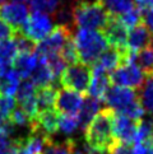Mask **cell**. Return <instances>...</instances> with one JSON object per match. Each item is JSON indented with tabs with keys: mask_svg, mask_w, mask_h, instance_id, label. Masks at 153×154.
I'll use <instances>...</instances> for the list:
<instances>
[{
	"mask_svg": "<svg viewBox=\"0 0 153 154\" xmlns=\"http://www.w3.org/2000/svg\"><path fill=\"white\" fill-rule=\"evenodd\" d=\"M74 45L78 52L79 61L92 66L100 55L108 47L107 40L103 32L95 29H83L79 28L75 33Z\"/></svg>",
	"mask_w": 153,
	"mask_h": 154,
	"instance_id": "cell-4",
	"label": "cell"
},
{
	"mask_svg": "<svg viewBox=\"0 0 153 154\" xmlns=\"http://www.w3.org/2000/svg\"><path fill=\"white\" fill-rule=\"evenodd\" d=\"M83 100H84L83 93L75 92L73 89H68V88H63L60 91H56L55 106L60 113L76 116L82 103H83Z\"/></svg>",
	"mask_w": 153,
	"mask_h": 154,
	"instance_id": "cell-9",
	"label": "cell"
},
{
	"mask_svg": "<svg viewBox=\"0 0 153 154\" xmlns=\"http://www.w3.org/2000/svg\"><path fill=\"white\" fill-rule=\"evenodd\" d=\"M147 146L138 143H123L119 140H114V143L107 149L108 154H145Z\"/></svg>",
	"mask_w": 153,
	"mask_h": 154,
	"instance_id": "cell-26",
	"label": "cell"
},
{
	"mask_svg": "<svg viewBox=\"0 0 153 154\" xmlns=\"http://www.w3.org/2000/svg\"><path fill=\"white\" fill-rule=\"evenodd\" d=\"M135 63L147 74L153 71V45L148 46L135 54Z\"/></svg>",
	"mask_w": 153,
	"mask_h": 154,
	"instance_id": "cell-28",
	"label": "cell"
},
{
	"mask_svg": "<svg viewBox=\"0 0 153 154\" xmlns=\"http://www.w3.org/2000/svg\"><path fill=\"white\" fill-rule=\"evenodd\" d=\"M91 69H92V76L87 92L89 93L91 97L96 98L98 101H103V97H105L106 92L111 84L110 74L93 66H91Z\"/></svg>",
	"mask_w": 153,
	"mask_h": 154,
	"instance_id": "cell-15",
	"label": "cell"
},
{
	"mask_svg": "<svg viewBox=\"0 0 153 154\" xmlns=\"http://www.w3.org/2000/svg\"><path fill=\"white\" fill-rule=\"evenodd\" d=\"M28 8L24 3L10 2L0 7V18L15 31H19L28 18Z\"/></svg>",
	"mask_w": 153,
	"mask_h": 154,
	"instance_id": "cell-10",
	"label": "cell"
},
{
	"mask_svg": "<svg viewBox=\"0 0 153 154\" xmlns=\"http://www.w3.org/2000/svg\"><path fill=\"white\" fill-rule=\"evenodd\" d=\"M55 98H56V89L52 85L40 87L36 91V104L37 111H45V109H51L55 106Z\"/></svg>",
	"mask_w": 153,
	"mask_h": 154,
	"instance_id": "cell-22",
	"label": "cell"
},
{
	"mask_svg": "<svg viewBox=\"0 0 153 154\" xmlns=\"http://www.w3.org/2000/svg\"><path fill=\"white\" fill-rule=\"evenodd\" d=\"M36 91L37 87L31 80H24L19 83V87L15 92V97L19 103V107L28 115V117L33 121L37 116V104H36Z\"/></svg>",
	"mask_w": 153,
	"mask_h": 154,
	"instance_id": "cell-11",
	"label": "cell"
},
{
	"mask_svg": "<svg viewBox=\"0 0 153 154\" xmlns=\"http://www.w3.org/2000/svg\"><path fill=\"white\" fill-rule=\"evenodd\" d=\"M18 55L13 38L0 42V71H5L13 68V63Z\"/></svg>",
	"mask_w": 153,
	"mask_h": 154,
	"instance_id": "cell-21",
	"label": "cell"
},
{
	"mask_svg": "<svg viewBox=\"0 0 153 154\" xmlns=\"http://www.w3.org/2000/svg\"><path fill=\"white\" fill-rule=\"evenodd\" d=\"M140 94L138 96L142 107L147 113L153 116V71L147 74V79L140 88Z\"/></svg>",
	"mask_w": 153,
	"mask_h": 154,
	"instance_id": "cell-24",
	"label": "cell"
},
{
	"mask_svg": "<svg viewBox=\"0 0 153 154\" xmlns=\"http://www.w3.org/2000/svg\"><path fill=\"white\" fill-rule=\"evenodd\" d=\"M0 154H20L19 137H0Z\"/></svg>",
	"mask_w": 153,
	"mask_h": 154,
	"instance_id": "cell-32",
	"label": "cell"
},
{
	"mask_svg": "<svg viewBox=\"0 0 153 154\" xmlns=\"http://www.w3.org/2000/svg\"><path fill=\"white\" fill-rule=\"evenodd\" d=\"M15 108V100L9 96L0 94V122L8 121L10 117V113Z\"/></svg>",
	"mask_w": 153,
	"mask_h": 154,
	"instance_id": "cell-33",
	"label": "cell"
},
{
	"mask_svg": "<svg viewBox=\"0 0 153 154\" xmlns=\"http://www.w3.org/2000/svg\"><path fill=\"white\" fill-rule=\"evenodd\" d=\"M5 3V0H0V7H2V5Z\"/></svg>",
	"mask_w": 153,
	"mask_h": 154,
	"instance_id": "cell-40",
	"label": "cell"
},
{
	"mask_svg": "<svg viewBox=\"0 0 153 154\" xmlns=\"http://www.w3.org/2000/svg\"><path fill=\"white\" fill-rule=\"evenodd\" d=\"M117 18L120 19V22H121V23L126 27V28H133V27H135L136 24H139L142 22L143 13H142L140 10L135 7L134 9L130 10V12L120 15V17H117Z\"/></svg>",
	"mask_w": 153,
	"mask_h": 154,
	"instance_id": "cell-34",
	"label": "cell"
},
{
	"mask_svg": "<svg viewBox=\"0 0 153 154\" xmlns=\"http://www.w3.org/2000/svg\"><path fill=\"white\" fill-rule=\"evenodd\" d=\"M19 76L12 69L0 71V94L13 97L19 87Z\"/></svg>",
	"mask_w": 153,
	"mask_h": 154,
	"instance_id": "cell-20",
	"label": "cell"
},
{
	"mask_svg": "<svg viewBox=\"0 0 153 154\" xmlns=\"http://www.w3.org/2000/svg\"><path fill=\"white\" fill-rule=\"evenodd\" d=\"M60 56L64 60V63L67 65H73V64H78L79 57H78V52H76V48L74 45L73 37L69 38V40L65 42V45L63 46L61 51H60Z\"/></svg>",
	"mask_w": 153,
	"mask_h": 154,
	"instance_id": "cell-30",
	"label": "cell"
},
{
	"mask_svg": "<svg viewBox=\"0 0 153 154\" xmlns=\"http://www.w3.org/2000/svg\"><path fill=\"white\" fill-rule=\"evenodd\" d=\"M30 78H31L32 83H33L36 87H38V88L51 85L56 80V78L52 74V71L50 70L48 65L46 64L45 59L38 56V55H37V64H36L33 71L31 73Z\"/></svg>",
	"mask_w": 153,
	"mask_h": 154,
	"instance_id": "cell-18",
	"label": "cell"
},
{
	"mask_svg": "<svg viewBox=\"0 0 153 154\" xmlns=\"http://www.w3.org/2000/svg\"><path fill=\"white\" fill-rule=\"evenodd\" d=\"M114 117L115 112L111 108H103L87 125L84 133L87 152L107 153V149L114 143Z\"/></svg>",
	"mask_w": 153,
	"mask_h": 154,
	"instance_id": "cell-1",
	"label": "cell"
},
{
	"mask_svg": "<svg viewBox=\"0 0 153 154\" xmlns=\"http://www.w3.org/2000/svg\"><path fill=\"white\" fill-rule=\"evenodd\" d=\"M91 76H92V69L89 65L78 63L65 68L59 79H60V84L64 88L73 89L79 93H84L88 89Z\"/></svg>",
	"mask_w": 153,
	"mask_h": 154,
	"instance_id": "cell-6",
	"label": "cell"
},
{
	"mask_svg": "<svg viewBox=\"0 0 153 154\" xmlns=\"http://www.w3.org/2000/svg\"><path fill=\"white\" fill-rule=\"evenodd\" d=\"M136 122L126 115L115 113L114 117V137L123 143H134L136 134Z\"/></svg>",
	"mask_w": 153,
	"mask_h": 154,
	"instance_id": "cell-13",
	"label": "cell"
},
{
	"mask_svg": "<svg viewBox=\"0 0 153 154\" xmlns=\"http://www.w3.org/2000/svg\"><path fill=\"white\" fill-rule=\"evenodd\" d=\"M108 46H112L119 50H126V40H128V28L125 27L117 17H110L106 27L103 28Z\"/></svg>",
	"mask_w": 153,
	"mask_h": 154,
	"instance_id": "cell-12",
	"label": "cell"
},
{
	"mask_svg": "<svg viewBox=\"0 0 153 154\" xmlns=\"http://www.w3.org/2000/svg\"><path fill=\"white\" fill-rule=\"evenodd\" d=\"M101 109V101L96 100L93 97H84L83 103L79 108L78 113H76V119H78V125L82 131H84L87 125L91 122L97 112Z\"/></svg>",
	"mask_w": 153,
	"mask_h": 154,
	"instance_id": "cell-17",
	"label": "cell"
},
{
	"mask_svg": "<svg viewBox=\"0 0 153 154\" xmlns=\"http://www.w3.org/2000/svg\"><path fill=\"white\" fill-rule=\"evenodd\" d=\"M76 143L73 139H67L64 141L48 140L41 154H73Z\"/></svg>",
	"mask_w": 153,
	"mask_h": 154,
	"instance_id": "cell-27",
	"label": "cell"
},
{
	"mask_svg": "<svg viewBox=\"0 0 153 154\" xmlns=\"http://www.w3.org/2000/svg\"><path fill=\"white\" fill-rule=\"evenodd\" d=\"M13 41L15 43V47L18 50V54H23V52H35L36 48V43L32 42L30 38H27L26 36H23L19 32L14 35Z\"/></svg>",
	"mask_w": 153,
	"mask_h": 154,
	"instance_id": "cell-35",
	"label": "cell"
},
{
	"mask_svg": "<svg viewBox=\"0 0 153 154\" xmlns=\"http://www.w3.org/2000/svg\"><path fill=\"white\" fill-rule=\"evenodd\" d=\"M73 37L72 28L68 26L56 24L38 45H36L35 52L41 57H48L52 55H60L63 46L69 38Z\"/></svg>",
	"mask_w": 153,
	"mask_h": 154,
	"instance_id": "cell-8",
	"label": "cell"
},
{
	"mask_svg": "<svg viewBox=\"0 0 153 154\" xmlns=\"http://www.w3.org/2000/svg\"><path fill=\"white\" fill-rule=\"evenodd\" d=\"M145 73L135 63V55L130 54L124 61L110 73V82L112 85L126 87L130 89H139L143 85Z\"/></svg>",
	"mask_w": 153,
	"mask_h": 154,
	"instance_id": "cell-5",
	"label": "cell"
},
{
	"mask_svg": "<svg viewBox=\"0 0 153 154\" xmlns=\"http://www.w3.org/2000/svg\"><path fill=\"white\" fill-rule=\"evenodd\" d=\"M143 17H144V24L147 26V28L149 29L151 35L153 36V7L147 9L145 12L143 13Z\"/></svg>",
	"mask_w": 153,
	"mask_h": 154,
	"instance_id": "cell-37",
	"label": "cell"
},
{
	"mask_svg": "<svg viewBox=\"0 0 153 154\" xmlns=\"http://www.w3.org/2000/svg\"><path fill=\"white\" fill-rule=\"evenodd\" d=\"M58 122H59V113L55 109H45L37 113L35 120V128L32 130H40L48 137L58 133ZM31 130V131H32Z\"/></svg>",
	"mask_w": 153,
	"mask_h": 154,
	"instance_id": "cell-16",
	"label": "cell"
},
{
	"mask_svg": "<svg viewBox=\"0 0 153 154\" xmlns=\"http://www.w3.org/2000/svg\"><path fill=\"white\" fill-rule=\"evenodd\" d=\"M15 33H17V31L12 28L8 23H5V22L0 18V42L13 38Z\"/></svg>",
	"mask_w": 153,
	"mask_h": 154,
	"instance_id": "cell-36",
	"label": "cell"
},
{
	"mask_svg": "<svg viewBox=\"0 0 153 154\" xmlns=\"http://www.w3.org/2000/svg\"><path fill=\"white\" fill-rule=\"evenodd\" d=\"M103 101L115 113L126 115L135 121L144 117L145 111L142 107L138 94L134 89H130L126 87L112 85L107 89Z\"/></svg>",
	"mask_w": 153,
	"mask_h": 154,
	"instance_id": "cell-3",
	"label": "cell"
},
{
	"mask_svg": "<svg viewBox=\"0 0 153 154\" xmlns=\"http://www.w3.org/2000/svg\"><path fill=\"white\" fill-rule=\"evenodd\" d=\"M54 28L52 18L47 13L42 12H33L28 15V18L18 31L19 33L30 38L32 42L38 43L42 41Z\"/></svg>",
	"mask_w": 153,
	"mask_h": 154,
	"instance_id": "cell-7",
	"label": "cell"
},
{
	"mask_svg": "<svg viewBox=\"0 0 153 154\" xmlns=\"http://www.w3.org/2000/svg\"><path fill=\"white\" fill-rule=\"evenodd\" d=\"M110 17L100 0H76L73 4V24L78 28L101 31Z\"/></svg>",
	"mask_w": 153,
	"mask_h": 154,
	"instance_id": "cell-2",
	"label": "cell"
},
{
	"mask_svg": "<svg viewBox=\"0 0 153 154\" xmlns=\"http://www.w3.org/2000/svg\"><path fill=\"white\" fill-rule=\"evenodd\" d=\"M9 121H10V122H12L14 126H17V128H28V130L32 129V126H33V122H35V120L32 121V120L28 117V115H27L20 107H19V108L15 107V108L13 109V112L10 113Z\"/></svg>",
	"mask_w": 153,
	"mask_h": 154,
	"instance_id": "cell-31",
	"label": "cell"
},
{
	"mask_svg": "<svg viewBox=\"0 0 153 154\" xmlns=\"http://www.w3.org/2000/svg\"><path fill=\"white\" fill-rule=\"evenodd\" d=\"M112 17H120L136 7L135 0H100Z\"/></svg>",
	"mask_w": 153,
	"mask_h": 154,
	"instance_id": "cell-25",
	"label": "cell"
},
{
	"mask_svg": "<svg viewBox=\"0 0 153 154\" xmlns=\"http://www.w3.org/2000/svg\"><path fill=\"white\" fill-rule=\"evenodd\" d=\"M45 2L50 3V4H52V5H55V7H59V3H60V0H45Z\"/></svg>",
	"mask_w": 153,
	"mask_h": 154,
	"instance_id": "cell-39",
	"label": "cell"
},
{
	"mask_svg": "<svg viewBox=\"0 0 153 154\" xmlns=\"http://www.w3.org/2000/svg\"><path fill=\"white\" fill-rule=\"evenodd\" d=\"M37 64L36 52H23L18 54L13 63V70L22 79H28Z\"/></svg>",
	"mask_w": 153,
	"mask_h": 154,
	"instance_id": "cell-19",
	"label": "cell"
},
{
	"mask_svg": "<svg viewBox=\"0 0 153 154\" xmlns=\"http://www.w3.org/2000/svg\"><path fill=\"white\" fill-rule=\"evenodd\" d=\"M151 45H153V36L143 22H140L139 24L133 27L130 32H128L126 47L132 54L135 55L136 52Z\"/></svg>",
	"mask_w": 153,
	"mask_h": 154,
	"instance_id": "cell-14",
	"label": "cell"
},
{
	"mask_svg": "<svg viewBox=\"0 0 153 154\" xmlns=\"http://www.w3.org/2000/svg\"><path fill=\"white\" fill-rule=\"evenodd\" d=\"M134 143L143 145L153 144V117H147V119L143 117L138 120Z\"/></svg>",
	"mask_w": 153,
	"mask_h": 154,
	"instance_id": "cell-23",
	"label": "cell"
},
{
	"mask_svg": "<svg viewBox=\"0 0 153 154\" xmlns=\"http://www.w3.org/2000/svg\"><path fill=\"white\" fill-rule=\"evenodd\" d=\"M78 129H79V125H78V119H76V116H72V115L59 116L58 131H60L61 134L73 135Z\"/></svg>",
	"mask_w": 153,
	"mask_h": 154,
	"instance_id": "cell-29",
	"label": "cell"
},
{
	"mask_svg": "<svg viewBox=\"0 0 153 154\" xmlns=\"http://www.w3.org/2000/svg\"><path fill=\"white\" fill-rule=\"evenodd\" d=\"M136 8H138L142 13H144L147 9L153 7V0H135Z\"/></svg>",
	"mask_w": 153,
	"mask_h": 154,
	"instance_id": "cell-38",
	"label": "cell"
}]
</instances>
